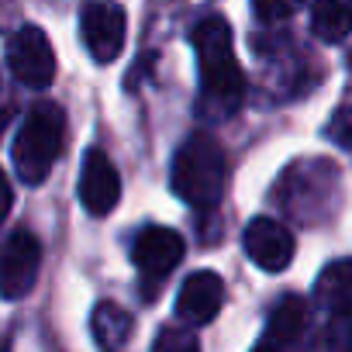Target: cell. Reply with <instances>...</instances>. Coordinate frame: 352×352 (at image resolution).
<instances>
[{
    "mask_svg": "<svg viewBox=\"0 0 352 352\" xmlns=\"http://www.w3.org/2000/svg\"><path fill=\"white\" fill-rule=\"evenodd\" d=\"M314 297L331 318H352V259L328 263L314 283Z\"/></svg>",
    "mask_w": 352,
    "mask_h": 352,
    "instance_id": "cell-12",
    "label": "cell"
},
{
    "mask_svg": "<svg viewBox=\"0 0 352 352\" xmlns=\"http://www.w3.org/2000/svg\"><path fill=\"white\" fill-rule=\"evenodd\" d=\"M80 35H83V45L87 52L94 56V63L107 66L121 56L124 49V35H128V21H124V11L118 4H87L80 11Z\"/></svg>",
    "mask_w": 352,
    "mask_h": 352,
    "instance_id": "cell-6",
    "label": "cell"
},
{
    "mask_svg": "<svg viewBox=\"0 0 352 352\" xmlns=\"http://www.w3.org/2000/svg\"><path fill=\"white\" fill-rule=\"evenodd\" d=\"M155 349H197V335L194 331H162L155 338Z\"/></svg>",
    "mask_w": 352,
    "mask_h": 352,
    "instance_id": "cell-17",
    "label": "cell"
},
{
    "mask_svg": "<svg viewBox=\"0 0 352 352\" xmlns=\"http://www.w3.org/2000/svg\"><path fill=\"white\" fill-rule=\"evenodd\" d=\"M173 194L190 208H214L225 197V184H228V159L225 148L204 135L194 131L173 155Z\"/></svg>",
    "mask_w": 352,
    "mask_h": 352,
    "instance_id": "cell-1",
    "label": "cell"
},
{
    "mask_svg": "<svg viewBox=\"0 0 352 352\" xmlns=\"http://www.w3.org/2000/svg\"><path fill=\"white\" fill-rule=\"evenodd\" d=\"M190 42L197 49V69H201L204 97L214 100V104H225L232 111L245 94V76H242V66H239L235 49H232V25L225 18L211 14V18L194 25Z\"/></svg>",
    "mask_w": 352,
    "mask_h": 352,
    "instance_id": "cell-3",
    "label": "cell"
},
{
    "mask_svg": "<svg viewBox=\"0 0 352 352\" xmlns=\"http://www.w3.org/2000/svg\"><path fill=\"white\" fill-rule=\"evenodd\" d=\"M242 245H245V256L263 273H283L294 263V252H297L294 235L276 218H256V221H249V228L242 235Z\"/></svg>",
    "mask_w": 352,
    "mask_h": 352,
    "instance_id": "cell-8",
    "label": "cell"
},
{
    "mask_svg": "<svg viewBox=\"0 0 352 352\" xmlns=\"http://www.w3.org/2000/svg\"><path fill=\"white\" fill-rule=\"evenodd\" d=\"M63 145H66V111L56 100H38L25 114V121L11 142V159H14L18 180L28 187L45 184L56 159L63 155Z\"/></svg>",
    "mask_w": 352,
    "mask_h": 352,
    "instance_id": "cell-2",
    "label": "cell"
},
{
    "mask_svg": "<svg viewBox=\"0 0 352 352\" xmlns=\"http://www.w3.org/2000/svg\"><path fill=\"white\" fill-rule=\"evenodd\" d=\"M118 201H121V176L114 162L100 148H90L83 159V173H80V204L94 218H100V214H111Z\"/></svg>",
    "mask_w": 352,
    "mask_h": 352,
    "instance_id": "cell-9",
    "label": "cell"
},
{
    "mask_svg": "<svg viewBox=\"0 0 352 352\" xmlns=\"http://www.w3.org/2000/svg\"><path fill=\"white\" fill-rule=\"evenodd\" d=\"M252 8H256L259 21H283V18L294 14L297 0H252Z\"/></svg>",
    "mask_w": 352,
    "mask_h": 352,
    "instance_id": "cell-15",
    "label": "cell"
},
{
    "mask_svg": "<svg viewBox=\"0 0 352 352\" xmlns=\"http://www.w3.org/2000/svg\"><path fill=\"white\" fill-rule=\"evenodd\" d=\"M328 138L352 152V111H349V107H345V111H338V114L328 121Z\"/></svg>",
    "mask_w": 352,
    "mask_h": 352,
    "instance_id": "cell-16",
    "label": "cell"
},
{
    "mask_svg": "<svg viewBox=\"0 0 352 352\" xmlns=\"http://www.w3.org/2000/svg\"><path fill=\"white\" fill-rule=\"evenodd\" d=\"M311 324V307L300 294H283V300L270 311L266 331L259 338V345H294L304 338Z\"/></svg>",
    "mask_w": 352,
    "mask_h": 352,
    "instance_id": "cell-11",
    "label": "cell"
},
{
    "mask_svg": "<svg viewBox=\"0 0 352 352\" xmlns=\"http://www.w3.org/2000/svg\"><path fill=\"white\" fill-rule=\"evenodd\" d=\"M42 270V242L28 228H14L4 242V263H0V290L8 300H21Z\"/></svg>",
    "mask_w": 352,
    "mask_h": 352,
    "instance_id": "cell-5",
    "label": "cell"
},
{
    "mask_svg": "<svg viewBox=\"0 0 352 352\" xmlns=\"http://www.w3.org/2000/svg\"><path fill=\"white\" fill-rule=\"evenodd\" d=\"M184 239L180 232H173V228H162V225H148L135 235V245H131V259L135 266L152 276V280H166L176 266L184 263Z\"/></svg>",
    "mask_w": 352,
    "mask_h": 352,
    "instance_id": "cell-7",
    "label": "cell"
},
{
    "mask_svg": "<svg viewBox=\"0 0 352 352\" xmlns=\"http://www.w3.org/2000/svg\"><path fill=\"white\" fill-rule=\"evenodd\" d=\"M349 66H352V52H349Z\"/></svg>",
    "mask_w": 352,
    "mask_h": 352,
    "instance_id": "cell-18",
    "label": "cell"
},
{
    "mask_svg": "<svg viewBox=\"0 0 352 352\" xmlns=\"http://www.w3.org/2000/svg\"><path fill=\"white\" fill-rule=\"evenodd\" d=\"M131 314L114 300H100L90 314V335L100 349H121L131 338Z\"/></svg>",
    "mask_w": 352,
    "mask_h": 352,
    "instance_id": "cell-13",
    "label": "cell"
},
{
    "mask_svg": "<svg viewBox=\"0 0 352 352\" xmlns=\"http://www.w3.org/2000/svg\"><path fill=\"white\" fill-rule=\"evenodd\" d=\"M8 66L28 90H45L56 80V52L42 28L25 25L8 38Z\"/></svg>",
    "mask_w": 352,
    "mask_h": 352,
    "instance_id": "cell-4",
    "label": "cell"
},
{
    "mask_svg": "<svg viewBox=\"0 0 352 352\" xmlns=\"http://www.w3.org/2000/svg\"><path fill=\"white\" fill-rule=\"evenodd\" d=\"M311 28L321 42H342L352 35V0H314Z\"/></svg>",
    "mask_w": 352,
    "mask_h": 352,
    "instance_id": "cell-14",
    "label": "cell"
},
{
    "mask_svg": "<svg viewBox=\"0 0 352 352\" xmlns=\"http://www.w3.org/2000/svg\"><path fill=\"white\" fill-rule=\"evenodd\" d=\"M225 304V283L211 270H197L184 280L176 294V314L187 324H208Z\"/></svg>",
    "mask_w": 352,
    "mask_h": 352,
    "instance_id": "cell-10",
    "label": "cell"
}]
</instances>
